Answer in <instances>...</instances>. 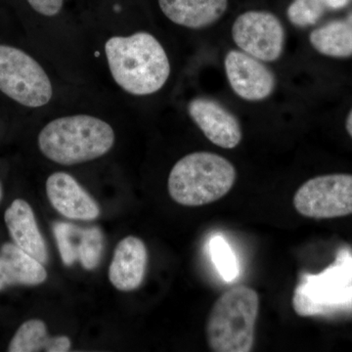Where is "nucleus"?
I'll use <instances>...</instances> for the list:
<instances>
[{
  "label": "nucleus",
  "instance_id": "nucleus-11",
  "mask_svg": "<svg viewBox=\"0 0 352 352\" xmlns=\"http://www.w3.org/2000/svg\"><path fill=\"white\" fill-rule=\"evenodd\" d=\"M53 232L65 265H73L76 261L87 270H94L99 265L104 237L98 227L82 228L67 222H56Z\"/></svg>",
  "mask_w": 352,
  "mask_h": 352
},
{
  "label": "nucleus",
  "instance_id": "nucleus-12",
  "mask_svg": "<svg viewBox=\"0 0 352 352\" xmlns=\"http://www.w3.org/2000/svg\"><path fill=\"white\" fill-rule=\"evenodd\" d=\"M46 194L52 207L68 219L91 221L100 215L94 199L69 173H52L46 182Z\"/></svg>",
  "mask_w": 352,
  "mask_h": 352
},
{
  "label": "nucleus",
  "instance_id": "nucleus-19",
  "mask_svg": "<svg viewBox=\"0 0 352 352\" xmlns=\"http://www.w3.org/2000/svg\"><path fill=\"white\" fill-rule=\"evenodd\" d=\"M347 2L349 0H294L287 15L296 27H308L316 24L326 11L342 8Z\"/></svg>",
  "mask_w": 352,
  "mask_h": 352
},
{
  "label": "nucleus",
  "instance_id": "nucleus-3",
  "mask_svg": "<svg viewBox=\"0 0 352 352\" xmlns=\"http://www.w3.org/2000/svg\"><path fill=\"white\" fill-rule=\"evenodd\" d=\"M237 171L231 162L210 152L182 157L168 175V193L184 207H201L223 198L232 189Z\"/></svg>",
  "mask_w": 352,
  "mask_h": 352
},
{
  "label": "nucleus",
  "instance_id": "nucleus-5",
  "mask_svg": "<svg viewBox=\"0 0 352 352\" xmlns=\"http://www.w3.org/2000/svg\"><path fill=\"white\" fill-rule=\"evenodd\" d=\"M293 307L302 317L351 314L352 254L342 250L319 274L303 273L294 292Z\"/></svg>",
  "mask_w": 352,
  "mask_h": 352
},
{
  "label": "nucleus",
  "instance_id": "nucleus-23",
  "mask_svg": "<svg viewBox=\"0 0 352 352\" xmlns=\"http://www.w3.org/2000/svg\"><path fill=\"white\" fill-rule=\"evenodd\" d=\"M1 198H2V186H1V183H0V201H1Z\"/></svg>",
  "mask_w": 352,
  "mask_h": 352
},
{
  "label": "nucleus",
  "instance_id": "nucleus-13",
  "mask_svg": "<svg viewBox=\"0 0 352 352\" xmlns=\"http://www.w3.org/2000/svg\"><path fill=\"white\" fill-rule=\"evenodd\" d=\"M147 263L148 252L143 241L129 236L116 247L109 267V279L119 291H134L144 280Z\"/></svg>",
  "mask_w": 352,
  "mask_h": 352
},
{
  "label": "nucleus",
  "instance_id": "nucleus-6",
  "mask_svg": "<svg viewBox=\"0 0 352 352\" xmlns=\"http://www.w3.org/2000/svg\"><path fill=\"white\" fill-rule=\"evenodd\" d=\"M0 92L25 108L50 104L54 88L50 76L32 55L0 43Z\"/></svg>",
  "mask_w": 352,
  "mask_h": 352
},
{
  "label": "nucleus",
  "instance_id": "nucleus-17",
  "mask_svg": "<svg viewBox=\"0 0 352 352\" xmlns=\"http://www.w3.org/2000/svg\"><path fill=\"white\" fill-rule=\"evenodd\" d=\"M72 342L66 336L50 338L45 323L38 319L25 322L9 344V352H66Z\"/></svg>",
  "mask_w": 352,
  "mask_h": 352
},
{
  "label": "nucleus",
  "instance_id": "nucleus-9",
  "mask_svg": "<svg viewBox=\"0 0 352 352\" xmlns=\"http://www.w3.org/2000/svg\"><path fill=\"white\" fill-rule=\"evenodd\" d=\"M224 69L231 89L243 100H265L276 87V78L270 68L243 51H229L224 58Z\"/></svg>",
  "mask_w": 352,
  "mask_h": 352
},
{
  "label": "nucleus",
  "instance_id": "nucleus-18",
  "mask_svg": "<svg viewBox=\"0 0 352 352\" xmlns=\"http://www.w3.org/2000/svg\"><path fill=\"white\" fill-rule=\"evenodd\" d=\"M309 43L317 52L333 58L352 56V14L346 20L333 21L315 29Z\"/></svg>",
  "mask_w": 352,
  "mask_h": 352
},
{
  "label": "nucleus",
  "instance_id": "nucleus-2",
  "mask_svg": "<svg viewBox=\"0 0 352 352\" xmlns=\"http://www.w3.org/2000/svg\"><path fill=\"white\" fill-rule=\"evenodd\" d=\"M115 141L112 126L87 113L50 120L38 138V148L43 156L62 166H75L105 156Z\"/></svg>",
  "mask_w": 352,
  "mask_h": 352
},
{
  "label": "nucleus",
  "instance_id": "nucleus-8",
  "mask_svg": "<svg viewBox=\"0 0 352 352\" xmlns=\"http://www.w3.org/2000/svg\"><path fill=\"white\" fill-rule=\"evenodd\" d=\"M231 34L241 51L261 61L271 63L283 54L286 32L274 14L266 11L241 14L234 22Z\"/></svg>",
  "mask_w": 352,
  "mask_h": 352
},
{
  "label": "nucleus",
  "instance_id": "nucleus-21",
  "mask_svg": "<svg viewBox=\"0 0 352 352\" xmlns=\"http://www.w3.org/2000/svg\"><path fill=\"white\" fill-rule=\"evenodd\" d=\"M36 12L46 17H53L60 13L64 0H27Z\"/></svg>",
  "mask_w": 352,
  "mask_h": 352
},
{
  "label": "nucleus",
  "instance_id": "nucleus-20",
  "mask_svg": "<svg viewBox=\"0 0 352 352\" xmlns=\"http://www.w3.org/2000/svg\"><path fill=\"white\" fill-rule=\"evenodd\" d=\"M210 256L217 271L226 281L231 282L239 275L237 258L222 236L217 235L210 240Z\"/></svg>",
  "mask_w": 352,
  "mask_h": 352
},
{
  "label": "nucleus",
  "instance_id": "nucleus-1",
  "mask_svg": "<svg viewBox=\"0 0 352 352\" xmlns=\"http://www.w3.org/2000/svg\"><path fill=\"white\" fill-rule=\"evenodd\" d=\"M104 52L113 82L132 96L157 94L170 78L168 53L150 32L111 36L106 41Z\"/></svg>",
  "mask_w": 352,
  "mask_h": 352
},
{
  "label": "nucleus",
  "instance_id": "nucleus-10",
  "mask_svg": "<svg viewBox=\"0 0 352 352\" xmlns=\"http://www.w3.org/2000/svg\"><path fill=\"white\" fill-rule=\"evenodd\" d=\"M187 112L194 124L212 143L223 149H234L243 138L237 118L219 102L208 97H195L189 102Z\"/></svg>",
  "mask_w": 352,
  "mask_h": 352
},
{
  "label": "nucleus",
  "instance_id": "nucleus-14",
  "mask_svg": "<svg viewBox=\"0 0 352 352\" xmlns=\"http://www.w3.org/2000/svg\"><path fill=\"white\" fill-rule=\"evenodd\" d=\"M4 220L14 244L39 263H47V248L31 206L22 199H16L7 208Z\"/></svg>",
  "mask_w": 352,
  "mask_h": 352
},
{
  "label": "nucleus",
  "instance_id": "nucleus-15",
  "mask_svg": "<svg viewBox=\"0 0 352 352\" xmlns=\"http://www.w3.org/2000/svg\"><path fill=\"white\" fill-rule=\"evenodd\" d=\"M159 6L175 25L201 30L214 25L224 15L228 0H159Z\"/></svg>",
  "mask_w": 352,
  "mask_h": 352
},
{
  "label": "nucleus",
  "instance_id": "nucleus-22",
  "mask_svg": "<svg viewBox=\"0 0 352 352\" xmlns=\"http://www.w3.org/2000/svg\"><path fill=\"white\" fill-rule=\"evenodd\" d=\"M346 129L347 133H349V135H351V138H352V109L346 118Z\"/></svg>",
  "mask_w": 352,
  "mask_h": 352
},
{
  "label": "nucleus",
  "instance_id": "nucleus-16",
  "mask_svg": "<svg viewBox=\"0 0 352 352\" xmlns=\"http://www.w3.org/2000/svg\"><path fill=\"white\" fill-rule=\"evenodd\" d=\"M47 278L43 264L21 250L6 243L0 249V291L15 285L36 286Z\"/></svg>",
  "mask_w": 352,
  "mask_h": 352
},
{
  "label": "nucleus",
  "instance_id": "nucleus-4",
  "mask_svg": "<svg viewBox=\"0 0 352 352\" xmlns=\"http://www.w3.org/2000/svg\"><path fill=\"white\" fill-rule=\"evenodd\" d=\"M258 312V294L250 287L236 286L220 296L208 315L207 340L210 351H252Z\"/></svg>",
  "mask_w": 352,
  "mask_h": 352
},
{
  "label": "nucleus",
  "instance_id": "nucleus-7",
  "mask_svg": "<svg viewBox=\"0 0 352 352\" xmlns=\"http://www.w3.org/2000/svg\"><path fill=\"white\" fill-rule=\"evenodd\" d=\"M294 207L305 217L336 219L352 214V175H319L303 183L294 196Z\"/></svg>",
  "mask_w": 352,
  "mask_h": 352
}]
</instances>
